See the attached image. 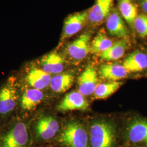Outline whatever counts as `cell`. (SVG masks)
<instances>
[{"mask_svg": "<svg viewBox=\"0 0 147 147\" xmlns=\"http://www.w3.org/2000/svg\"><path fill=\"white\" fill-rule=\"evenodd\" d=\"M89 136L90 147H116V129L109 122L93 123L90 127Z\"/></svg>", "mask_w": 147, "mask_h": 147, "instance_id": "cell-1", "label": "cell"}, {"mask_svg": "<svg viewBox=\"0 0 147 147\" xmlns=\"http://www.w3.org/2000/svg\"><path fill=\"white\" fill-rule=\"evenodd\" d=\"M89 141L85 128L75 121L65 126L58 138L60 144L65 147H89Z\"/></svg>", "mask_w": 147, "mask_h": 147, "instance_id": "cell-2", "label": "cell"}, {"mask_svg": "<svg viewBox=\"0 0 147 147\" xmlns=\"http://www.w3.org/2000/svg\"><path fill=\"white\" fill-rule=\"evenodd\" d=\"M125 138L131 147H147V119L136 118L126 128Z\"/></svg>", "mask_w": 147, "mask_h": 147, "instance_id": "cell-3", "label": "cell"}, {"mask_svg": "<svg viewBox=\"0 0 147 147\" xmlns=\"http://www.w3.org/2000/svg\"><path fill=\"white\" fill-rule=\"evenodd\" d=\"M29 142V134L26 125L19 122L1 139V147H26Z\"/></svg>", "mask_w": 147, "mask_h": 147, "instance_id": "cell-4", "label": "cell"}, {"mask_svg": "<svg viewBox=\"0 0 147 147\" xmlns=\"http://www.w3.org/2000/svg\"><path fill=\"white\" fill-rule=\"evenodd\" d=\"M17 98L16 79L12 76L0 89V115H6L14 110Z\"/></svg>", "mask_w": 147, "mask_h": 147, "instance_id": "cell-5", "label": "cell"}, {"mask_svg": "<svg viewBox=\"0 0 147 147\" xmlns=\"http://www.w3.org/2000/svg\"><path fill=\"white\" fill-rule=\"evenodd\" d=\"M89 11L78 12L68 16L65 20L61 42L71 37L80 31L88 19Z\"/></svg>", "mask_w": 147, "mask_h": 147, "instance_id": "cell-6", "label": "cell"}, {"mask_svg": "<svg viewBox=\"0 0 147 147\" xmlns=\"http://www.w3.org/2000/svg\"><path fill=\"white\" fill-rule=\"evenodd\" d=\"M91 32H86L69 44L66 49L69 56L74 60L80 61L84 59L91 53Z\"/></svg>", "mask_w": 147, "mask_h": 147, "instance_id": "cell-7", "label": "cell"}, {"mask_svg": "<svg viewBox=\"0 0 147 147\" xmlns=\"http://www.w3.org/2000/svg\"><path fill=\"white\" fill-rule=\"evenodd\" d=\"M106 25L112 36L125 39L129 36V31L120 13L113 8L106 18Z\"/></svg>", "mask_w": 147, "mask_h": 147, "instance_id": "cell-8", "label": "cell"}, {"mask_svg": "<svg viewBox=\"0 0 147 147\" xmlns=\"http://www.w3.org/2000/svg\"><path fill=\"white\" fill-rule=\"evenodd\" d=\"M59 129V125L56 119L51 116H44L37 121L35 131L38 138L48 141L56 135Z\"/></svg>", "mask_w": 147, "mask_h": 147, "instance_id": "cell-9", "label": "cell"}, {"mask_svg": "<svg viewBox=\"0 0 147 147\" xmlns=\"http://www.w3.org/2000/svg\"><path fill=\"white\" fill-rule=\"evenodd\" d=\"M97 75L94 68L89 65L79 76V92L84 96H88L94 93L97 86Z\"/></svg>", "mask_w": 147, "mask_h": 147, "instance_id": "cell-10", "label": "cell"}, {"mask_svg": "<svg viewBox=\"0 0 147 147\" xmlns=\"http://www.w3.org/2000/svg\"><path fill=\"white\" fill-rule=\"evenodd\" d=\"M89 104L83 95L79 92H72L65 95L58 104L57 109L62 112L86 110Z\"/></svg>", "mask_w": 147, "mask_h": 147, "instance_id": "cell-11", "label": "cell"}, {"mask_svg": "<svg viewBox=\"0 0 147 147\" xmlns=\"http://www.w3.org/2000/svg\"><path fill=\"white\" fill-rule=\"evenodd\" d=\"M113 1V0H97L89 11V21L95 25L102 22L110 14Z\"/></svg>", "mask_w": 147, "mask_h": 147, "instance_id": "cell-12", "label": "cell"}, {"mask_svg": "<svg viewBox=\"0 0 147 147\" xmlns=\"http://www.w3.org/2000/svg\"><path fill=\"white\" fill-rule=\"evenodd\" d=\"M51 77L50 74L46 73L42 69L33 67L27 74L26 80L27 84L33 88L42 90L50 84Z\"/></svg>", "mask_w": 147, "mask_h": 147, "instance_id": "cell-13", "label": "cell"}, {"mask_svg": "<svg viewBox=\"0 0 147 147\" xmlns=\"http://www.w3.org/2000/svg\"><path fill=\"white\" fill-rule=\"evenodd\" d=\"M42 69L49 74L62 73L64 68V60L62 56L56 52L45 55L41 60Z\"/></svg>", "mask_w": 147, "mask_h": 147, "instance_id": "cell-14", "label": "cell"}, {"mask_svg": "<svg viewBox=\"0 0 147 147\" xmlns=\"http://www.w3.org/2000/svg\"><path fill=\"white\" fill-rule=\"evenodd\" d=\"M127 71L123 65L118 63H107L102 64L99 69L100 76L103 79L116 81L125 78Z\"/></svg>", "mask_w": 147, "mask_h": 147, "instance_id": "cell-15", "label": "cell"}, {"mask_svg": "<svg viewBox=\"0 0 147 147\" xmlns=\"http://www.w3.org/2000/svg\"><path fill=\"white\" fill-rule=\"evenodd\" d=\"M123 65L127 71H143L147 68V55L141 51H135L124 59Z\"/></svg>", "mask_w": 147, "mask_h": 147, "instance_id": "cell-16", "label": "cell"}, {"mask_svg": "<svg viewBox=\"0 0 147 147\" xmlns=\"http://www.w3.org/2000/svg\"><path fill=\"white\" fill-rule=\"evenodd\" d=\"M44 98L41 90L31 88L26 90L22 95L21 107L24 111H30L34 109Z\"/></svg>", "mask_w": 147, "mask_h": 147, "instance_id": "cell-17", "label": "cell"}, {"mask_svg": "<svg viewBox=\"0 0 147 147\" xmlns=\"http://www.w3.org/2000/svg\"><path fill=\"white\" fill-rule=\"evenodd\" d=\"M119 11L132 30H134L135 21L138 16V10L131 0H119Z\"/></svg>", "mask_w": 147, "mask_h": 147, "instance_id": "cell-18", "label": "cell"}, {"mask_svg": "<svg viewBox=\"0 0 147 147\" xmlns=\"http://www.w3.org/2000/svg\"><path fill=\"white\" fill-rule=\"evenodd\" d=\"M74 76L69 73H60L51 78L50 86L53 92L61 93L68 90L73 84Z\"/></svg>", "mask_w": 147, "mask_h": 147, "instance_id": "cell-19", "label": "cell"}, {"mask_svg": "<svg viewBox=\"0 0 147 147\" xmlns=\"http://www.w3.org/2000/svg\"><path fill=\"white\" fill-rule=\"evenodd\" d=\"M127 44L125 39H121L113 43L109 49L100 54L101 59L106 61H116L121 58L126 51Z\"/></svg>", "mask_w": 147, "mask_h": 147, "instance_id": "cell-20", "label": "cell"}, {"mask_svg": "<svg viewBox=\"0 0 147 147\" xmlns=\"http://www.w3.org/2000/svg\"><path fill=\"white\" fill-rule=\"evenodd\" d=\"M122 82L112 81L98 85L94 93V98L96 99H104L113 94L119 88Z\"/></svg>", "mask_w": 147, "mask_h": 147, "instance_id": "cell-21", "label": "cell"}, {"mask_svg": "<svg viewBox=\"0 0 147 147\" xmlns=\"http://www.w3.org/2000/svg\"><path fill=\"white\" fill-rule=\"evenodd\" d=\"M113 42L112 40L102 33H99L95 37L91 45V53H101L113 45Z\"/></svg>", "mask_w": 147, "mask_h": 147, "instance_id": "cell-22", "label": "cell"}, {"mask_svg": "<svg viewBox=\"0 0 147 147\" xmlns=\"http://www.w3.org/2000/svg\"><path fill=\"white\" fill-rule=\"evenodd\" d=\"M134 30L140 37H147V14H141L138 15L135 21Z\"/></svg>", "mask_w": 147, "mask_h": 147, "instance_id": "cell-23", "label": "cell"}, {"mask_svg": "<svg viewBox=\"0 0 147 147\" xmlns=\"http://www.w3.org/2000/svg\"><path fill=\"white\" fill-rule=\"evenodd\" d=\"M140 3L142 10L147 14V0H141Z\"/></svg>", "mask_w": 147, "mask_h": 147, "instance_id": "cell-24", "label": "cell"}, {"mask_svg": "<svg viewBox=\"0 0 147 147\" xmlns=\"http://www.w3.org/2000/svg\"><path fill=\"white\" fill-rule=\"evenodd\" d=\"M131 1H133V0H131Z\"/></svg>", "mask_w": 147, "mask_h": 147, "instance_id": "cell-25", "label": "cell"}]
</instances>
